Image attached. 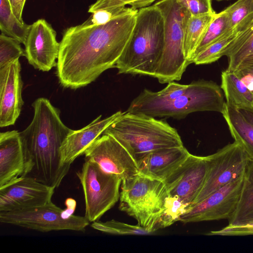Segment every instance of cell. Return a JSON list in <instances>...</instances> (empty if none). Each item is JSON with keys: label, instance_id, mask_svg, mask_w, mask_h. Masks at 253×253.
Returning <instances> with one entry per match:
<instances>
[{"label": "cell", "instance_id": "cell-1", "mask_svg": "<svg viewBox=\"0 0 253 253\" xmlns=\"http://www.w3.org/2000/svg\"><path fill=\"white\" fill-rule=\"evenodd\" d=\"M138 10L132 9L104 24L66 29L56 66L60 84L73 89L84 87L114 68L130 37Z\"/></svg>", "mask_w": 253, "mask_h": 253}, {"label": "cell", "instance_id": "cell-2", "mask_svg": "<svg viewBox=\"0 0 253 253\" xmlns=\"http://www.w3.org/2000/svg\"><path fill=\"white\" fill-rule=\"evenodd\" d=\"M32 107V121L20 132L25 157L24 176L56 188L70 168L62 164L61 148L72 129L63 123L60 110L47 98H37Z\"/></svg>", "mask_w": 253, "mask_h": 253}, {"label": "cell", "instance_id": "cell-3", "mask_svg": "<svg viewBox=\"0 0 253 253\" xmlns=\"http://www.w3.org/2000/svg\"><path fill=\"white\" fill-rule=\"evenodd\" d=\"M223 93L221 87L212 81L200 80L187 84L171 82L158 91L144 89L126 112L175 119L196 112L222 113L225 103Z\"/></svg>", "mask_w": 253, "mask_h": 253}, {"label": "cell", "instance_id": "cell-4", "mask_svg": "<svg viewBox=\"0 0 253 253\" xmlns=\"http://www.w3.org/2000/svg\"><path fill=\"white\" fill-rule=\"evenodd\" d=\"M165 42V20L154 4L138 9L129 41L114 68L119 74L154 77Z\"/></svg>", "mask_w": 253, "mask_h": 253}, {"label": "cell", "instance_id": "cell-5", "mask_svg": "<svg viewBox=\"0 0 253 253\" xmlns=\"http://www.w3.org/2000/svg\"><path fill=\"white\" fill-rule=\"evenodd\" d=\"M103 134L114 137L136 162L152 152L184 146L177 130L167 122L145 114L126 111L117 118Z\"/></svg>", "mask_w": 253, "mask_h": 253}, {"label": "cell", "instance_id": "cell-6", "mask_svg": "<svg viewBox=\"0 0 253 253\" xmlns=\"http://www.w3.org/2000/svg\"><path fill=\"white\" fill-rule=\"evenodd\" d=\"M119 209L153 233L167 210L170 195L163 181L140 173L122 180Z\"/></svg>", "mask_w": 253, "mask_h": 253}, {"label": "cell", "instance_id": "cell-7", "mask_svg": "<svg viewBox=\"0 0 253 253\" xmlns=\"http://www.w3.org/2000/svg\"><path fill=\"white\" fill-rule=\"evenodd\" d=\"M154 5L165 20V42L162 55L154 78L161 84L179 81L189 64L183 48L185 27L191 16L176 0H160Z\"/></svg>", "mask_w": 253, "mask_h": 253}, {"label": "cell", "instance_id": "cell-8", "mask_svg": "<svg viewBox=\"0 0 253 253\" xmlns=\"http://www.w3.org/2000/svg\"><path fill=\"white\" fill-rule=\"evenodd\" d=\"M76 174L84 192V216L89 222L97 221L119 200L122 180L87 159Z\"/></svg>", "mask_w": 253, "mask_h": 253}, {"label": "cell", "instance_id": "cell-9", "mask_svg": "<svg viewBox=\"0 0 253 253\" xmlns=\"http://www.w3.org/2000/svg\"><path fill=\"white\" fill-rule=\"evenodd\" d=\"M0 222L42 232L60 230L84 232L89 223L85 216L68 215L52 202L25 210L0 212Z\"/></svg>", "mask_w": 253, "mask_h": 253}, {"label": "cell", "instance_id": "cell-10", "mask_svg": "<svg viewBox=\"0 0 253 253\" xmlns=\"http://www.w3.org/2000/svg\"><path fill=\"white\" fill-rule=\"evenodd\" d=\"M206 158L207 171L203 186L190 206L243 176L250 159L243 146L235 141Z\"/></svg>", "mask_w": 253, "mask_h": 253}, {"label": "cell", "instance_id": "cell-11", "mask_svg": "<svg viewBox=\"0 0 253 253\" xmlns=\"http://www.w3.org/2000/svg\"><path fill=\"white\" fill-rule=\"evenodd\" d=\"M243 179L244 176L215 191L201 202L189 207L179 216L178 221L187 223L228 220L236 210Z\"/></svg>", "mask_w": 253, "mask_h": 253}, {"label": "cell", "instance_id": "cell-12", "mask_svg": "<svg viewBox=\"0 0 253 253\" xmlns=\"http://www.w3.org/2000/svg\"><path fill=\"white\" fill-rule=\"evenodd\" d=\"M85 159L97 164L105 171L122 180L138 173L137 163L127 150L114 137L103 134L85 150Z\"/></svg>", "mask_w": 253, "mask_h": 253}, {"label": "cell", "instance_id": "cell-13", "mask_svg": "<svg viewBox=\"0 0 253 253\" xmlns=\"http://www.w3.org/2000/svg\"><path fill=\"white\" fill-rule=\"evenodd\" d=\"M56 188L30 176H21L0 187V212L25 210L50 203Z\"/></svg>", "mask_w": 253, "mask_h": 253}, {"label": "cell", "instance_id": "cell-14", "mask_svg": "<svg viewBox=\"0 0 253 253\" xmlns=\"http://www.w3.org/2000/svg\"><path fill=\"white\" fill-rule=\"evenodd\" d=\"M207 171L206 156L190 154L163 181L170 195L189 207L203 186Z\"/></svg>", "mask_w": 253, "mask_h": 253}, {"label": "cell", "instance_id": "cell-15", "mask_svg": "<svg viewBox=\"0 0 253 253\" xmlns=\"http://www.w3.org/2000/svg\"><path fill=\"white\" fill-rule=\"evenodd\" d=\"M56 32L44 19H40L31 25L24 44L29 63L35 69L47 72L56 66L60 42Z\"/></svg>", "mask_w": 253, "mask_h": 253}, {"label": "cell", "instance_id": "cell-16", "mask_svg": "<svg viewBox=\"0 0 253 253\" xmlns=\"http://www.w3.org/2000/svg\"><path fill=\"white\" fill-rule=\"evenodd\" d=\"M19 60L0 68V126L13 125L19 117L24 101Z\"/></svg>", "mask_w": 253, "mask_h": 253}, {"label": "cell", "instance_id": "cell-17", "mask_svg": "<svg viewBox=\"0 0 253 253\" xmlns=\"http://www.w3.org/2000/svg\"><path fill=\"white\" fill-rule=\"evenodd\" d=\"M123 113L119 111L103 119H101L102 115H99L83 128L72 130L61 148L62 164L70 167L75 159L84 154L91 144Z\"/></svg>", "mask_w": 253, "mask_h": 253}, {"label": "cell", "instance_id": "cell-18", "mask_svg": "<svg viewBox=\"0 0 253 253\" xmlns=\"http://www.w3.org/2000/svg\"><path fill=\"white\" fill-rule=\"evenodd\" d=\"M25 157L20 132L0 133V187L23 176Z\"/></svg>", "mask_w": 253, "mask_h": 253}, {"label": "cell", "instance_id": "cell-19", "mask_svg": "<svg viewBox=\"0 0 253 253\" xmlns=\"http://www.w3.org/2000/svg\"><path fill=\"white\" fill-rule=\"evenodd\" d=\"M190 154L184 146L152 152L136 161L138 173L164 181Z\"/></svg>", "mask_w": 253, "mask_h": 253}, {"label": "cell", "instance_id": "cell-20", "mask_svg": "<svg viewBox=\"0 0 253 253\" xmlns=\"http://www.w3.org/2000/svg\"><path fill=\"white\" fill-rule=\"evenodd\" d=\"M235 141L241 144L253 159V125L235 107L225 103L221 113Z\"/></svg>", "mask_w": 253, "mask_h": 253}, {"label": "cell", "instance_id": "cell-21", "mask_svg": "<svg viewBox=\"0 0 253 253\" xmlns=\"http://www.w3.org/2000/svg\"><path fill=\"white\" fill-rule=\"evenodd\" d=\"M228 224L253 223V159H249L244 173L241 191L236 210Z\"/></svg>", "mask_w": 253, "mask_h": 253}, {"label": "cell", "instance_id": "cell-22", "mask_svg": "<svg viewBox=\"0 0 253 253\" xmlns=\"http://www.w3.org/2000/svg\"><path fill=\"white\" fill-rule=\"evenodd\" d=\"M221 88L226 103L236 108L253 107V94L236 74L228 70L221 73Z\"/></svg>", "mask_w": 253, "mask_h": 253}, {"label": "cell", "instance_id": "cell-23", "mask_svg": "<svg viewBox=\"0 0 253 253\" xmlns=\"http://www.w3.org/2000/svg\"><path fill=\"white\" fill-rule=\"evenodd\" d=\"M215 13L191 15L188 19L184 29L183 48L189 65L193 63L195 50Z\"/></svg>", "mask_w": 253, "mask_h": 253}, {"label": "cell", "instance_id": "cell-24", "mask_svg": "<svg viewBox=\"0 0 253 253\" xmlns=\"http://www.w3.org/2000/svg\"><path fill=\"white\" fill-rule=\"evenodd\" d=\"M253 53V22L239 34L225 53L228 58L227 70L234 72Z\"/></svg>", "mask_w": 253, "mask_h": 253}, {"label": "cell", "instance_id": "cell-25", "mask_svg": "<svg viewBox=\"0 0 253 253\" xmlns=\"http://www.w3.org/2000/svg\"><path fill=\"white\" fill-rule=\"evenodd\" d=\"M31 25L21 22L13 14L8 0H0L1 33L25 44Z\"/></svg>", "mask_w": 253, "mask_h": 253}, {"label": "cell", "instance_id": "cell-26", "mask_svg": "<svg viewBox=\"0 0 253 253\" xmlns=\"http://www.w3.org/2000/svg\"><path fill=\"white\" fill-rule=\"evenodd\" d=\"M241 33L236 29H233L227 32L197 54L194 58L193 63L196 65H203L218 60L222 56H225L228 48Z\"/></svg>", "mask_w": 253, "mask_h": 253}, {"label": "cell", "instance_id": "cell-27", "mask_svg": "<svg viewBox=\"0 0 253 253\" xmlns=\"http://www.w3.org/2000/svg\"><path fill=\"white\" fill-rule=\"evenodd\" d=\"M233 29L228 15L224 10L218 13H215L195 50L194 58L210 44Z\"/></svg>", "mask_w": 253, "mask_h": 253}, {"label": "cell", "instance_id": "cell-28", "mask_svg": "<svg viewBox=\"0 0 253 253\" xmlns=\"http://www.w3.org/2000/svg\"><path fill=\"white\" fill-rule=\"evenodd\" d=\"M224 10L232 28L241 32L253 22V0H237Z\"/></svg>", "mask_w": 253, "mask_h": 253}, {"label": "cell", "instance_id": "cell-29", "mask_svg": "<svg viewBox=\"0 0 253 253\" xmlns=\"http://www.w3.org/2000/svg\"><path fill=\"white\" fill-rule=\"evenodd\" d=\"M94 229L110 234L118 235H145L153 234L138 224L131 225L115 219L102 222L95 221L91 224Z\"/></svg>", "mask_w": 253, "mask_h": 253}, {"label": "cell", "instance_id": "cell-30", "mask_svg": "<svg viewBox=\"0 0 253 253\" xmlns=\"http://www.w3.org/2000/svg\"><path fill=\"white\" fill-rule=\"evenodd\" d=\"M16 39L2 33L0 35V68L11 62L25 56V50Z\"/></svg>", "mask_w": 253, "mask_h": 253}, {"label": "cell", "instance_id": "cell-31", "mask_svg": "<svg viewBox=\"0 0 253 253\" xmlns=\"http://www.w3.org/2000/svg\"><path fill=\"white\" fill-rule=\"evenodd\" d=\"M132 9L131 7L121 6L98 9L92 12L91 16L82 24L85 26L104 24Z\"/></svg>", "mask_w": 253, "mask_h": 253}, {"label": "cell", "instance_id": "cell-32", "mask_svg": "<svg viewBox=\"0 0 253 253\" xmlns=\"http://www.w3.org/2000/svg\"><path fill=\"white\" fill-rule=\"evenodd\" d=\"M156 0H97L91 5L88 12L92 13L94 11L100 9H105L115 7L126 6L130 5L134 9L149 6Z\"/></svg>", "mask_w": 253, "mask_h": 253}, {"label": "cell", "instance_id": "cell-33", "mask_svg": "<svg viewBox=\"0 0 253 253\" xmlns=\"http://www.w3.org/2000/svg\"><path fill=\"white\" fill-rule=\"evenodd\" d=\"M191 16L215 13L211 6L212 0H176Z\"/></svg>", "mask_w": 253, "mask_h": 253}, {"label": "cell", "instance_id": "cell-34", "mask_svg": "<svg viewBox=\"0 0 253 253\" xmlns=\"http://www.w3.org/2000/svg\"><path fill=\"white\" fill-rule=\"evenodd\" d=\"M209 236H239L253 235V223L242 225L228 224L226 227L206 234Z\"/></svg>", "mask_w": 253, "mask_h": 253}, {"label": "cell", "instance_id": "cell-35", "mask_svg": "<svg viewBox=\"0 0 253 253\" xmlns=\"http://www.w3.org/2000/svg\"><path fill=\"white\" fill-rule=\"evenodd\" d=\"M234 72L253 94V64L240 66Z\"/></svg>", "mask_w": 253, "mask_h": 253}, {"label": "cell", "instance_id": "cell-36", "mask_svg": "<svg viewBox=\"0 0 253 253\" xmlns=\"http://www.w3.org/2000/svg\"><path fill=\"white\" fill-rule=\"evenodd\" d=\"M14 15L21 22L23 21L22 15L26 0H8Z\"/></svg>", "mask_w": 253, "mask_h": 253}, {"label": "cell", "instance_id": "cell-37", "mask_svg": "<svg viewBox=\"0 0 253 253\" xmlns=\"http://www.w3.org/2000/svg\"><path fill=\"white\" fill-rule=\"evenodd\" d=\"M243 116L253 125V107H242L237 108Z\"/></svg>", "mask_w": 253, "mask_h": 253}, {"label": "cell", "instance_id": "cell-38", "mask_svg": "<svg viewBox=\"0 0 253 253\" xmlns=\"http://www.w3.org/2000/svg\"><path fill=\"white\" fill-rule=\"evenodd\" d=\"M253 53H252L251 54H250L249 56H248L242 62V63L239 65V66H242V65H253Z\"/></svg>", "mask_w": 253, "mask_h": 253}, {"label": "cell", "instance_id": "cell-39", "mask_svg": "<svg viewBox=\"0 0 253 253\" xmlns=\"http://www.w3.org/2000/svg\"><path fill=\"white\" fill-rule=\"evenodd\" d=\"M216 0V1H223V0Z\"/></svg>", "mask_w": 253, "mask_h": 253}]
</instances>
